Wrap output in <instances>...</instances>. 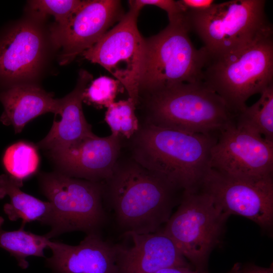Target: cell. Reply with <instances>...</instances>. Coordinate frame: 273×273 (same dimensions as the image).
<instances>
[{
	"label": "cell",
	"mask_w": 273,
	"mask_h": 273,
	"mask_svg": "<svg viewBox=\"0 0 273 273\" xmlns=\"http://www.w3.org/2000/svg\"><path fill=\"white\" fill-rule=\"evenodd\" d=\"M8 175H0V199L6 196L10 203L4 206V211L12 221L22 219L21 228L28 222L38 221L51 225L52 208L51 203L42 201L28 194Z\"/></svg>",
	"instance_id": "obj_19"
},
{
	"label": "cell",
	"mask_w": 273,
	"mask_h": 273,
	"mask_svg": "<svg viewBox=\"0 0 273 273\" xmlns=\"http://www.w3.org/2000/svg\"><path fill=\"white\" fill-rule=\"evenodd\" d=\"M190 32L185 22L169 23L159 33L145 38L139 99L177 84L202 81L208 54L203 47H194Z\"/></svg>",
	"instance_id": "obj_6"
},
{
	"label": "cell",
	"mask_w": 273,
	"mask_h": 273,
	"mask_svg": "<svg viewBox=\"0 0 273 273\" xmlns=\"http://www.w3.org/2000/svg\"><path fill=\"white\" fill-rule=\"evenodd\" d=\"M140 10L129 7L118 23L81 55L98 64L118 80L136 106L142 71L145 38L138 28Z\"/></svg>",
	"instance_id": "obj_10"
},
{
	"label": "cell",
	"mask_w": 273,
	"mask_h": 273,
	"mask_svg": "<svg viewBox=\"0 0 273 273\" xmlns=\"http://www.w3.org/2000/svg\"><path fill=\"white\" fill-rule=\"evenodd\" d=\"M200 190L208 194L223 212L250 219L271 234L273 176L261 179L237 177L210 169Z\"/></svg>",
	"instance_id": "obj_11"
},
{
	"label": "cell",
	"mask_w": 273,
	"mask_h": 273,
	"mask_svg": "<svg viewBox=\"0 0 273 273\" xmlns=\"http://www.w3.org/2000/svg\"><path fill=\"white\" fill-rule=\"evenodd\" d=\"M137 106L130 98L114 102L108 108L105 121L112 134L122 140H130L139 130V120L135 114Z\"/></svg>",
	"instance_id": "obj_23"
},
{
	"label": "cell",
	"mask_w": 273,
	"mask_h": 273,
	"mask_svg": "<svg viewBox=\"0 0 273 273\" xmlns=\"http://www.w3.org/2000/svg\"><path fill=\"white\" fill-rule=\"evenodd\" d=\"M120 82L116 79L100 76L87 85L83 93V102L98 107L107 108L115 102L120 91Z\"/></svg>",
	"instance_id": "obj_25"
},
{
	"label": "cell",
	"mask_w": 273,
	"mask_h": 273,
	"mask_svg": "<svg viewBox=\"0 0 273 273\" xmlns=\"http://www.w3.org/2000/svg\"><path fill=\"white\" fill-rule=\"evenodd\" d=\"M218 133H188L140 123L127 142L129 154L180 190H199L211 169V149Z\"/></svg>",
	"instance_id": "obj_2"
},
{
	"label": "cell",
	"mask_w": 273,
	"mask_h": 273,
	"mask_svg": "<svg viewBox=\"0 0 273 273\" xmlns=\"http://www.w3.org/2000/svg\"><path fill=\"white\" fill-rule=\"evenodd\" d=\"M240 273H273V267L272 265L268 267H265L254 263H246L241 266Z\"/></svg>",
	"instance_id": "obj_29"
},
{
	"label": "cell",
	"mask_w": 273,
	"mask_h": 273,
	"mask_svg": "<svg viewBox=\"0 0 273 273\" xmlns=\"http://www.w3.org/2000/svg\"><path fill=\"white\" fill-rule=\"evenodd\" d=\"M123 15L120 1H82L63 25L50 28L53 47L61 49L60 64L70 63L91 48Z\"/></svg>",
	"instance_id": "obj_13"
},
{
	"label": "cell",
	"mask_w": 273,
	"mask_h": 273,
	"mask_svg": "<svg viewBox=\"0 0 273 273\" xmlns=\"http://www.w3.org/2000/svg\"><path fill=\"white\" fill-rule=\"evenodd\" d=\"M43 21L28 14L0 30V90L35 83L41 75L53 47Z\"/></svg>",
	"instance_id": "obj_9"
},
{
	"label": "cell",
	"mask_w": 273,
	"mask_h": 273,
	"mask_svg": "<svg viewBox=\"0 0 273 273\" xmlns=\"http://www.w3.org/2000/svg\"><path fill=\"white\" fill-rule=\"evenodd\" d=\"M103 186L104 203L106 202L112 210L123 234L161 230L183 192L129 154L125 158L120 154L112 173Z\"/></svg>",
	"instance_id": "obj_1"
},
{
	"label": "cell",
	"mask_w": 273,
	"mask_h": 273,
	"mask_svg": "<svg viewBox=\"0 0 273 273\" xmlns=\"http://www.w3.org/2000/svg\"><path fill=\"white\" fill-rule=\"evenodd\" d=\"M35 83H23L0 90V102L4 111L0 121L12 125L20 133L30 121L42 114L55 113L58 99Z\"/></svg>",
	"instance_id": "obj_18"
},
{
	"label": "cell",
	"mask_w": 273,
	"mask_h": 273,
	"mask_svg": "<svg viewBox=\"0 0 273 273\" xmlns=\"http://www.w3.org/2000/svg\"><path fill=\"white\" fill-rule=\"evenodd\" d=\"M47 259L55 273H119L117 244L90 233L75 246L51 241Z\"/></svg>",
	"instance_id": "obj_15"
},
{
	"label": "cell",
	"mask_w": 273,
	"mask_h": 273,
	"mask_svg": "<svg viewBox=\"0 0 273 273\" xmlns=\"http://www.w3.org/2000/svg\"><path fill=\"white\" fill-rule=\"evenodd\" d=\"M273 31L226 55L210 57L202 81L218 94L236 116L252 96L273 83Z\"/></svg>",
	"instance_id": "obj_4"
},
{
	"label": "cell",
	"mask_w": 273,
	"mask_h": 273,
	"mask_svg": "<svg viewBox=\"0 0 273 273\" xmlns=\"http://www.w3.org/2000/svg\"><path fill=\"white\" fill-rule=\"evenodd\" d=\"M79 0H33L27 2L28 14L42 20L48 16L55 19L56 26L63 25L72 13L79 6Z\"/></svg>",
	"instance_id": "obj_24"
},
{
	"label": "cell",
	"mask_w": 273,
	"mask_h": 273,
	"mask_svg": "<svg viewBox=\"0 0 273 273\" xmlns=\"http://www.w3.org/2000/svg\"><path fill=\"white\" fill-rule=\"evenodd\" d=\"M259 100L238 113L236 125L273 142V83L260 94Z\"/></svg>",
	"instance_id": "obj_20"
},
{
	"label": "cell",
	"mask_w": 273,
	"mask_h": 273,
	"mask_svg": "<svg viewBox=\"0 0 273 273\" xmlns=\"http://www.w3.org/2000/svg\"><path fill=\"white\" fill-rule=\"evenodd\" d=\"M129 6L138 10L141 9L146 6H153L158 7L166 12L168 15L169 23L184 22L185 14L177 1L173 0H132L129 1Z\"/></svg>",
	"instance_id": "obj_26"
},
{
	"label": "cell",
	"mask_w": 273,
	"mask_h": 273,
	"mask_svg": "<svg viewBox=\"0 0 273 273\" xmlns=\"http://www.w3.org/2000/svg\"><path fill=\"white\" fill-rule=\"evenodd\" d=\"M143 123L188 133H218L235 120L224 101L203 81L166 87L140 97Z\"/></svg>",
	"instance_id": "obj_3"
},
{
	"label": "cell",
	"mask_w": 273,
	"mask_h": 273,
	"mask_svg": "<svg viewBox=\"0 0 273 273\" xmlns=\"http://www.w3.org/2000/svg\"><path fill=\"white\" fill-rule=\"evenodd\" d=\"M241 264L239 262L234 264L231 269L225 273H240ZM192 267L174 266L160 269L154 273H200Z\"/></svg>",
	"instance_id": "obj_28"
},
{
	"label": "cell",
	"mask_w": 273,
	"mask_h": 273,
	"mask_svg": "<svg viewBox=\"0 0 273 273\" xmlns=\"http://www.w3.org/2000/svg\"><path fill=\"white\" fill-rule=\"evenodd\" d=\"M132 243L117 244L119 273H154L167 267L193 268L173 241L161 230L153 233L123 234Z\"/></svg>",
	"instance_id": "obj_16"
},
{
	"label": "cell",
	"mask_w": 273,
	"mask_h": 273,
	"mask_svg": "<svg viewBox=\"0 0 273 273\" xmlns=\"http://www.w3.org/2000/svg\"><path fill=\"white\" fill-rule=\"evenodd\" d=\"M210 165L237 177L273 176V142L238 127L234 121L218 132L211 149Z\"/></svg>",
	"instance_id": "obj_12"
},
{
	"label": "cell",
	"mask_w": 273,
	"mask_h": 273,
	"mask_svg": "<svg viewBox=\"0 0 273 273\" xmlns=\"http://www.w3.org/2000/svg\"><path fill=\"white\" fill-rule=\"evenodd\" d=\"M39 160L37 147L25 141H19L9 146L2 158L7 175L21 187L24 180L37 172Z\"/></svg>",
	"instance_id": "obj_22"
},
{
	"label": "cell",
	"mask_w": 273,
	"mask_h": 273,
	"mask_svg": "<svg viewBox=\"0 0 273 273\" xmlns=\"http://www.w3.org/2000/svg\"><path fill=\"white\" fill-rule=\"evenodd\" d=\"M264 0H232L214 3L200 12H186L190 30L203 41L210 57L237 51L272 30L265 13Z\"/></svg>",
	"instance_id": "obj_5"
},
{
	"label": "cell",
	"mask_w": 273,
	"mask_h": 273,
	"mask_svg": "<svg viewBox=\"0 0 273 273\" xmlns=\"http://www.w3.org/2000/svg\"><path fill=\"white\" fill-rule=\"evenodd\" d=\"M42 193L52 208L50 239L62 233H99L106 220L103 183L72 177L60 172L42 174Z\"/></svg>",
	"instance_id": "obj_8"
},
{
	"label": "cell",
	"mask_w": 273,
	"mask_h": 273,
	"mask_svg": "<svg viewBox=\"0 0 273 273\" xmlns=\"http://www.w3.org/2000/svg\"><path fill=\"white\" fill-rule=\"evenodd\" d=\"M123 140L111 134L93 133L69 146L49 152L60 172L69 176L103 183L112 173L120 157Z\"/></svg>",
	"instance_id": "obj_14"
},
{
	"label": "cell",
	"mask_w": 273,
	"mask_h": 273,
	"mask_svg": "<svg viewBox=\"0 0 273 273\" xmlns=\"http://www.w3.org/2000/svg\"><path fill=\"white\" fill-rule=\"evenodd\" d=\"M177 2L185 13L205 11L215 3L213 0H179Z\"/></svg>",
	"instance_id": "obj_27"
},
{
	"label": "cell",
	"mask_w": 273,
	"mask_h": 273,
	"mask_svg": "<svg viewBox=\"0 0 273 273\" xmlns=\"http://www.w3.org/2000/svg\"><path fill=\"white\" fill-rule=\"evenodd\" d=\"M229 216L203 191H183L176 210L161 230L195 270L208 273L209 257L221 242Z\"/></svg>",
	"instance_id": "obj_7"
},
{
	"label": "cell",
	"mask_w": 273,
	"mask_h": 273,
	"mask_svg": "<svg viewBox=\"0 0 273 273\" xmlns=\"http://www.w3.org/2000/svg\"><path fill=\"white\" fill-rule=\"evenodd\" d=\"M4 218L0 216V247L14 256L19 265L26 268L29 256L44 257V250L49 247L50 242L45 236H40L27 232L24 228L7 231L3 229Z\"/></svg>",
	"instance_id": "obj_21"
},
{
	"label": "cell",
	"mask_w": 273,
	"mask_h": 273,
	"mask_svg": "<svg viewBox=\"0 0 273 273\" xmlns=\"http://www.w3.org/2000/svg\"><path fill=\"white\" fill-rule=\"evenodd\" d=\"M92 75L85 70L79 72L73 90L61 99H58L55 113L59 120L54 119L47 135L37 144V147L54 151L66 148L81 139L94 133L92 125L86 121L82 103L83 93L92 81Z\"/></svg>",
	"instance_id": "obj_17"
}]
</instances>
